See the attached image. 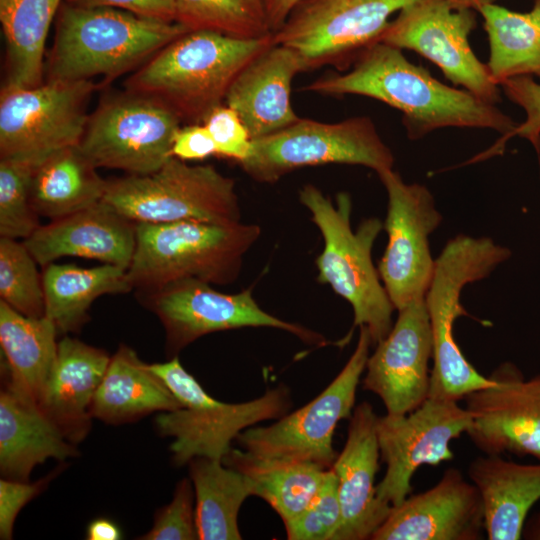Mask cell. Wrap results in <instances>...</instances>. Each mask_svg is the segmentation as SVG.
<instances>
[{
	"label": "cell",
	"mask_w": 540,
	"mask_h": 540,
	"mask_svg": "<svg viewBox=\"0 0 540 540\" xmlns=\"http://www.w3.org/2000/svg\"><path fill=\"white\" fill-rule=\"evenodd\" d=\"M304 91L323 95H361L402 112L411 140L444 128L492 129L503 135V148L517 123L465 89L443 84L422 66L411 63L402 50L378 42L366 50L346 73L331 72L312 81ZM492 149V151L494 150Z\"/></svg>",
	"instance_id": "1"
},
{
	"label": "cell",
	"mask_w": 540,
	"mask_h": 540,
	"mask_svg": "<svg viewBox=\"0 0 540 540\" xmlns=\"http://www.w3.org/2000/svg\"><path fill=\"white\" fill-rule=\"evenodd\" d=\"M273 43V33L242 39L209 30L177 37L125 80V90L153 98L181 122L203 123L218 106L239 72Z\"/></svg>",
	"instance_id": "2"
},
{
	"label": "cell",
	"mask_w": 540,
	"mask_h": 540,
	"mask_svg": "<svg viewBox=\"0 0 540 540\" xmlns=\"http://www.w3.org/2000/svg\"><path fill=\"white\" fill-rule=\"evenodd\" d=\"M189 30L177 22L141 17L110 7L64 6L57 18L46 80L101 76L106 85L138 69Z\"/></svg>",
	"instance_id": "3"
},
{
	"label": "cell",
	"mask_w": 540,
	"mask_h": 540,
	"mask_svg": "<svg viewBox=\"0 0 540 540\" xmlns=\"http://www.w3.org/2000/svg\"><path fill=\"white\" fill-rule=\"evenodd\" d=\"M260 234L258 225L242 222L136 223L128 280L139 297L188 279L230 284L238 279L243 258Z\"/></svg>",
	"instance_id": "4"
},
{
	"label": "cell",
	"mask_w": 540,
	"mask_h": 540,
	"mask_svg": "<svg viewBox=\"0 0 540 540\" xmlns=\"http://www.w3.org/2000/svg\"><path fill=\"white\" fill-rule=\"evenodd\" d=\"M299 200L310 211L324 241L316 259L317 280L328 284L352 306L353 326L366 327L372 345H376L390 332L395 309L371 256L383 223L368 218L354 231L352 200L346 192L337 194L334 205L318 187L306 184L299 190Z\"/></svg>",
	"instance_id": "5"
},
{
	"label": "cell",
	"mask_w": 540,
	"mask_h": 540,
	"mask_svg": "<svg viewBox=\"0 0 540 540\" xmlns=\"http://www.w3.org/2000/svg\"><path fill=\"white\" fill-rule=\"evenodd\" d=\"M511 251L488 237L458 235L435 259L425 303L432 333V361L428 397L459 401L494 380L479 373L465 358L454 332L458 317L467 315L460 303L463 288L490 275Z\"/></svg>",
	"instance_id": "6"
},
{
	"label": "cell",
	"mask_w": 540,
	"mask_h": 540,
	"mask_svg": "<svg viewBox=\"0 0 540 540\" xmlns=\"http://www.w3.org/2000/svg\"><path fill=\"white\" fill-rule=\"evenodd\" d=\"M148 366L182 404L181 408L161 412L155 418L158 432L174 438L170 451L177 466L196 457L223 460L242 431L281 418L291 406L289 390L283 384L254 400L225 403L211 397L177 356Z\"/></svg>",
	"instance_id": "7"
},
{
	"label": "cell",
	"mask_w": 540,
	"mask_h": 540,
	"mask_svg": "<svg viewBox=\"0 0 540 540\" xmlns=\"http://www.w3.org/2000/svg\"><path fill=\"white\" fill-rule=\"evenodd\" d=\"M103 201L135 223L241 222L234 179L176 157L152 173L108 180Z\"/></svg>",
	"instance_id": "8"
},
{
	"label": "cell",
	"mask_w": 540,
	"mask_h": 540,
	"mask_svg": "<svg viewBox=\"0 0 540 540\" xmlns=\"http://www.w3.org/2000/svg\"><path fill=\"white\" fill-rule=\"evenodd\" d=\"M371 345L368 329L359 327L352 355L317 397L272 425L250 427L237 436L245 455L263 465L312 463L330 469L337 457L333 435L337 424L353 413Z\"/></svg>",
	"instance_id": "9"
},
{
	"label": "cell",
	"mask_w": 540,
	"mask_h": 540,
	"mask_svg": "<svg viewBox=\"0 0 540 540\" xmlns=\"http://www.w3.org/2000/svg\"><path fill=\"white\" fill-rule=\"evenodd\" d=\"M326 164L361 165L378 175L393 169L394 155L367 116L334 123L299 118L252 139L249 154L239 163L252 179L269 184L297 169Z\"/></svg>",
	"instance_id": "10"
},
{
	"label": "cell",
	"mask_w": 540,
	"mask_h": 540,
	"mask_svg": "<svg viewBox=\"0 0 540 540\" xmlns=\"http://www.w3.org/2000/svg\"><path fill=\"white\" fill-rule=\"evenodd\" d=\"M98 87L92 80L2 86L0 159L35 168L55 153L78 146L89 116V99Z\"/></svg>",
	"instance_id": "11"
},
{
	"label": "cell",
	"mask_w": 540,
	"mask_h": 540,
	"mask_svg": "<svg viewBox=\"0 0 540 540\" xmlns=\"http://www.w3.org/2000/svg\"><path fill=\"white\" fill-rule=\"evenodd\" d=\"M180 124L161 102L125 90L101 99L88 116L78 147L96 168L146 175L173 157Z\"/></svg>",
	"instance_id": "12"
},
{
	"label": "cell",
	"mask_w": 540,
	"mask_h": 540,
	"mask_svg": "<svg viewBox=\"0 0 540 540\" xmlns=\"http://www.w3.org/2000/svg\"><path fill=\"white\" fill-rule=\"evenodd\" d=\"M415 0H300L273 40L294 50L306 71L346 70L380 38L391 16Z\"/></svg>",
	"instance_id": "13"
},
{
	"label": "cell",
	"mask_w": 540,
	"mask_h": 540,
	"mask_svg": "<svg viewBox=\"0 0 540 540\" xmlns=\"http://www.w3.org/2000/svg\"><path fill=\"white\" fill-rule=\"evenodd\" d=\"M140 300L161 321L167 354L171 358L204 335L245 327L284 330L317 347L330 344L322 334L264 311L254 299L251 288L226 294L209 283L188 279L140 296Z\"/></svg>",
	"instance_id": "14"
},
{
	"label": "cell",
	"mask_w": 540,
	"mask_h": 540,
	"mask_svg": "<svg viewBox=\"0 0 540 540\" xmlns=\"http://www.w3.org/2000/svg\"><path fill=\"white\" fill-rule=\"evenodd\" d=\"M476 10L449 0H415L402 8L380 42L415 51L436 64L445 77L490 104L500 101V88L487 65L474 54L469 35Z\"/></svg>",
	"instance_id": "15"
},
{
	"label": "cell",
	"mask_w": 540,
	"mask_h": 540,
	"mask_svg": "<svg viewBox=\"0 0 540 540\" xmlns=\"http://www.w3.org/2000/svg\"><path fill=\"white\" fill-rule=\"evenodd\" d=\"M388 195L383 228L388 243L378 273L396 310L424 300L435 269L429 236L442 215L424 185L407 184L393 169L378 174Z\"/></svg>",
	"instance_id": "16"
},
{
	"label": "cell",
	"mask_w": 540,
	"mask_h": 540,
	"mask_svg": "<svg viewBox=\"0 0 540 540\" xmlns=\"http://www.w3.org/2000/svg\"><path fill=\"white\" fill-rule=\"evenodd\" d=\"M470 424L469 411L457 401L431 397L408 414L378 416V444L386 471L376 485L377 497L392 507L403 502L417 469L452 459L450 443L467 433Z\"/></svg>",
	"instance_id": "17"
},
{
	"label": "cell",
	"mask_w": 540,
	"mask_h": 540,
	"mask_svg": "<svg viewBox=\"0 0 540 540\" xmlns=\"http://www.w3.org/2000/svg\"><path fill=\"white\" fill-rule=\"evenodd\" d=\"M490 377L491 386L464 398L471 415L466 434L486 454L509 452L540 460V375L525 380L518 367L506 362Z\"/></svg>",
	"instance_id": "18"
},
{
	"label": "cell",
	"mask_w": 540,
	"mask_h": 540,
	"mask_svg": "<svg viewBox=\"0 0 540 540\" xmlns=\"http://www.w3.org/2000/svg\"><path fill=\"white\" fill-rule=\"evenodd\" d=\"M432 333L424 300L398 311L388 335L369 355L363 389L376 394L389 415H405L429 395Z\"/></svg>",
	"instance_id": "19"
},
{
	"label": "cell",
	"mask_w": 540,
	"mask_h": 540,
	"mask_svg": "<svg viewBox=\"0 0 540 540\" xmlns=\"http://www.w3.org/2000/svg\"><path fill=\"white\" fill-rule=\"evenodd\" d=\"M484 507L477 487L448 468L428 490L393 506L372 540H478Z\"/></svg>",
	"instance_id": "20"
},
{
	"label": "cell",
	"mask_w": 540,
	"mask_h": 540,
	"mask_svg": "<svg viewBox=\"0 0 540 540\" xmlns=\"http://www.w3.org/2000/svg\"><path fill=\"white\" fill-rule=\"evenodd\" d=\"M349 419L346 443L331 467L337 477L342 511V523L335 540H365L371 539L392 506L376 494L375 477L380 457L378 416L370 403L362 402Z\"/></svg>",
	"instance_id": "21"
},
{
	"label": "cell",
	"mask_w": 540,
	"mask_h": 540,
	"mask_svg": "<svg viewBox=\"0 0 540 540\" xmlns=\"http://www.w3.org/2000/svg\"><path fill=\"white\" fill-rule=\"evenodd\" d=\"M38 265L74 256L128 269L136 246V223L104 201L40 225L23 240Z\"/></svg>",
	"instance_id": "22"
},
{
	"label": "cell",
	"mask_w": 540,
	"mask_h": 540,
	"mask_svg": "<svg viewBox=\"0 0 540 540\" xmlns=\"http://www.w3.org/2000/svg\"><path fill=\"white\" fill-rule=\"evenodd\" d=\"M304 71L301 57L273 40L239 72L224 104L236 111L251 139L278 132L300 118L291 105V87Z\"/></svg>",
	"instance_id": "23"
},
{
	"label": "cell",
	"mask_w": 540,
	"mask_h": 540,
	"mask_svg": "<svg viewBox=\"0 0 540 540\" xmlns=\"http://www.w3.org/2000/svg\"><path fill=\"white\" fill-rule=\"evenodd\" d=\"M111 356L100 348L64 336L38 406L71 443L91 430L90 406Z\"/></svg>",
	"instance_id": "24"
},
{
	"label": "cell",
	"mask_w": 540,
	"mask_h": 540,
	"mask_svg": "<svg viewBox=\"0 0 540 540\" xmlns=\"http://www.w3.org/2000/svg\"><path fill=\"white\" fill-rule=\"evenodd\" d=\"M468 476L482 498L487 538L521 539L527 515L540 500V464L486 454L469 464Z\"/></svg>",
	"instance_id": "25"
},
{
	"label": "cell",
	"mask_w": 540,
	"mask_h": 540,
	"mask_svg": "<svg viewBox=\"0 0 540 540\" xmlns=\"http://www.w3.org/2000/svg\"><path fill=\"white\" fill-rule=\"evenodd\" d=\"M78 451L39 406L2 385L0 392V471L7 479L29 481L35 466L64 461Z\"/></svg>",
	"instance_id": "26"
},
{
	"label": "cell",
	"mask_w": 540,
	"mask_h": 540,
	"mask_svg": "<svg viewBox=\"0 0 540 540\" xmlns=\"http://www.w3.org/2000/svg\"><path fill=\"white\" fill-rule=\"evenodd\" d=\"M182 404L165 382L137 353L120 345L111 356L93 397L90 413L105 423L119 425L154 412L173 411Z\"/></svg>",
	"instance_id": "27"
},
{
	"label": "cell",
	"mask_w": 540,
	"mask_h": 540,
	"mask_svg": "<svg viewBox=\"0 0 540 540\" xmlns=\"http://www.w3.org/2000/svg\"><path fill=\"white\" fill-rule=\"evenodd\" d=\"M58 334L45 315L27 317L0 300L2 385L38 405L57 357Z\"/></svg>",
	"instance_id": "28"
},
{
	"label": "cell",
	"mask_w": 540,
	"mask_h": 540,
	"mask_svg": "<svg viewBox=\"0 0 540 540\" xmlns=\"http://www.w3.org/2000/svg\"><path fill=\"white\" fill-rule=\"evenodd\" d=\"M43 268L45 316L59 334L79 331L89 320L88 311L98 297L133 290L127 270L112 264L83 268L53 262Z\"/></svg>",
	"instance_id": "29"
},
{
	"label": "cell",
	"mask_w": 540,
	"mask_h": 540,
	"mask_svg": "<svg viewBox=\"0 0 540 540\" xmlns=\"http://www.w3.org/2000/svg\"><path fill=\"white\" fill-rule=\"evenodd\" d=\"M78 146L63 149L34 168L31 202L39 217L56 220L103 201V179Z\"/></svg>",
	"instance_id": "30"
},
{
	"label": "cell",
	"mask_w": 540,
	"mask_h": 540,
	"mask_svg": "<svg viewBox=\"0 0 540 540\" xmlns=\"http://www.w3.org/2000/svg\"><path fill=\"white\" fill-rule=\"evenodd\" d=\"M61 0H0L6 42L2 86L28 88L42 84L48 32Z\"/></svg>",
	"instance_id": "31"
},
{
	"label": "cell",
	"mask_w": 540,
	"mask_h": 540,
	"mask_svg": "<svg viewBox=\"0 0 540 540\" xmlns=\"http://www.w3.org/2000/svg\"><path fill=\"white\" fill-rule=\"evenodd\" d=\"M188 464L198 539L240 540L238 513L243 502L253 495L249 479L222 460L196 457Z\"/></svg>",
	"instance_id": "32"
},
{
	"label": "cell",
	"mask_w": 540,
	"mask_h": 540,
	"mask_svg": "<svg viewBox=\"0 0 540 540\" xmlns=\"http://www.w3.org/2000/svg\"><path fill=\"white\" fill-rule=\"evenodd\" d=\"M488 36L487 65L492 81L520 75L540 77V0L528 12H515L494 3L479 7Z\"/></svg>",
	"instance_id": "33"
},
{
	"label": "cell",
	"mask_w": 540,
	"mask_h": 540,
	"mask_svg": "<svg viewBox=\"0 0 540 540\" xmlns=\"http://www.w3.org/2000/svg\"><path fill=\"white\" fill-rule=\"evenodd\" d=\"M222 461L246 475L253 495L265 500L283 523L294 519L308 507L328 471L312 463L263 465L250 460L243 450L233 448Z\"/></svg>",
	"instance_id": "34"
},
{
	"label": "cell",
	"mask_w": 540,
	"mask_h": 540,
	"mask_svg": "<svg viewBox=\"0 0 540 540\" xmlns=\"http://www.w3.org/2000/svg\"><path fill=\"white\" fill-rule=\"evenodd\" d=\"M175 22L189 31L209 30L256 39L273 33L263 0H175Z\"/></svg>",
	"instance_id": "35"
},
{
	"label": "cell",
	"mask_w": 540,
	"mask_h": 540,
	"mask_svg": "<svg viewBox=\"0 0 540 540\" xmlns=\"http://www.w3.org/2000/svg\"><path fill=\"white\" fill-rule=\"evenodd\" d=\"M24 242L0 237V297L27 317L45 315L42 274Z\"/></svg>",
	"instance_id": "36"
},
{
	"label": "cell",
	"mask_w": 540,
	"mask_h": 540,
	"mask_svg": "<svg viewBox=\"0 0 540 540\" xmlns=\"http://www.w3.org/2000/svg\"><path fill=\"white\" fill-rule=\"evenodd\" d=\"M34 168L0 159V237L27 239L41 225L31 202Z\"/></svg>",
	"instance_id": "37"
},
{
	"label": "cell",
	"mask_w": 540,
	"mask_h": 540,
	"mask_svg": "<svg viewBox=\"0 0 540 540\" xmlns=\"http://www.w3.org/2000/svg\"><path fill=\"white\" fill-rule=\"evenodd\" d=\"M341 523L338 481L330 468L308 507L294 519L285 522L284 527L289 540H335Z\"/></svg>",
	"instance_id": "38"
},
{
	"label": "cell",
	"mask_w": 540,
	"mask_h": 540,
	"mask_svg": "<svg viewBox=\"0 0 540 540\" xmlns=\"http://www.w3.org/2000/svg\"><path fill=\"white\" fill-rule=\"evenodd\" d=\"M194 497L195 493L191 479L180 480L175 487L171 502L156 512L152 528L139 539H198L193 505Z\"/></svg>",
	"instance_id": "39"
},
{
	"label": "cell",
	"mask_w": 540,
	"mask_h": 540,
	"mask_svg": "<svg viewBox=\"0 0 540 540\" xmlns=\"http://www.w3.org/2000/svg\"><path fill=\"white\" fill-rule=\"evenodd\" d=\"M203 124L210 132L216 154L240 163L249 154L252 139L235 110L222 104L209 113Z\"/></svg>",
	"instance_id": "40"
},
{
	"label": "cell",
	"mask_w": 540,
	"mask_h": 540,
	"mask_svg": "<svg viewBox=\"0 0 540 540\" xmlns=\"http://www.w3.org/2000/svg\"><path fill=\"white\" fill-rule=\"evenodd\" d=\"M504 94L523 108L526 119L515 127L509 138L519 136L534 146L540 157V84L531 75H520L503 81Z\"/></svg>",
	"instance_id": "41"
},
{
	"label": "cell",
	"mask_w": 540,
	"mask_h": 540,
	"mask_svg": "<svg viewBox=\"0 0 540 540\" xmlns=\"http://www.w3.org/2000/svg\"><path fill=\"white\" fill-rule=\"evenodd\" d=\"M62 471V466L36 482L2 478L0 480V538H13V527L20 510L39 495Z\"/></svg>",
	"instance_id": "42"
},
{
	"label": "cell",
	"mask_w": 540,
	"mask_h": 540,
	"mask_svg": "<svg viewBox=\"0 0 540 540\" xmlns=\"http://www.w3.org/2000/svg\"><path fill=\"white\" fill-rule=\"evenodd\" d=\"M71 5L81 7H110L135 15L175 22V0H67Z\"/></svg>",
	"instance_id": "43"
},
{
	"label": "cell",
	"mask_w": 540,
	"mask_h": 540,
	"mask_svg": "<svg viewBox=\"0 0 540 540\" xmlns=\"http://www.w3.org/2000/svg\"><path fill=\"white\" fill-rule=\"evenodd\" d=\"M216 154L210 132L203 123L180 127L173 145L172 156L183 161L204 160Z\"/></svg>",
	"instance_id": "44"
},
{
	"label": "cell",
	"mask_w": 540,
	"mask_h": 540,
	"mask_svg": "<svg viewBox=\"0 0 540 540\" xmlns=\"http://www.w3.org/2000/svg\"><path fill=\"white\" fill-rule=\"evenodd\" d=\"M121 538L120 527L107 518L94 519L86 530V539L88 540H119Z\"/></svg>",
	"instance_id": "45"
},
{
	"label": "cell",
	"mask_w": 540,
	"mask_h": 540,
	"mask_svg": "<svg viewBox=\"0 0 540 540\" xmlns=\"http://www.w3.org/2000/svg\"><path fill=\"white\" fill-rule=\"evenodd\" d=\"M300 0H277L270 15L273 32L284 22L290 11Z\"/></svg>",
	"instance_id": "46"
},
{
	"label": "cell",
	"mask_w": 540,
	"mask_h": 540,
	"mask_svg": "<svg viewBox=\"0 0 540 540\" xmlns=\"http://www.w3.org/2000/svg\"><path fill=\"white\" fill-rule=\"evenodd\" d=\"M529 540H540V511L526 520L522 538Z\"/></svg>",
	"instance_id": "47"
},
{
	"label": "cell",
	"mask_w": 540,
	"mask_h": 540,
	"mask_svg": "<svg viewBox=\"0 0 540 540\" xmlns=\"http://www.w3.org/2000/svg\"><path fill=\"white\" fill-rule=\"evenodd\" d=\"M457 5L477 10L479 7L493 3L495 0H449Z\"/></svg>",
	"instance_id": "48"
},
{
	"label": "cell",
	"mask_w": 540,
	"mask_h": 540,
	"mask_svg": "<svg viewBox=\"0 0 540 540\" xmlns=\"http://www.w3.org/2000/svg\"><path fill=\"white\" fill-rule=\"evenodd\" d=\"M263 1H264L265 5H266L268 15H269V19H270L271 12H272L277 0H263Z\"/></svg>",
	"instance_id": "49"
}]
</instances>
